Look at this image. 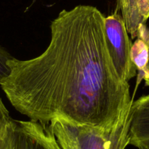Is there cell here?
Listing matches in <instances>:
<instances>
[{"label":"cell","instance_id":"277c9868","mask_svg":"<svg viewBox=\"0 0 149 149\" xmlns=\"http://www.w3.org/2000/svg\"><path fill=\"white\" fill-rule=\"evenodd\" d=\"M10 149H61L52 132L45 124L34 121L13 118Z\"/></svg>","mask_w":149,"mask_h":149},{"label":"cell","instance_id":"ba28073f","mask_svg":"<svg viewBox=\"0 0 149 149\" xmlns=\"http://www.w3.org/2000/svg\"><path fill=\"white\" fill-rule=\"evenodd\" d=\"M13 118L0 98V140L6 134Z\"/></svg>","mask_w":149,"mask_h":149},{"label":"cell","instance_id":"6da1fadb","mask_svg":"<svg viewBox=\"0 0 149 149\" xmlns=\"http://www.w3.org/2000/svg\"><path fill=\"white\" fill-rule=\"evenodd\" d=\"M104 18L91 5L63 10L51 23V42L41 55L8 61L10 72L0 86L18 112L45 125L61 118L104 130L128 113L130 85L112 62Z\"/></svg>","mask_w":149,"mask_h":149},{"label":"cell","instance_id":"7c38bea8","mask_svg":"<svg viewBox=\"0 0 149 149\" xmlns=\"http://www.w3.org/2000/svg\"><path fill=\"white\" fill-rule=\"evenodd\" d=\"M148 31H149V28H148Z\"/></svg>","mask_w":149,"mask_h":149},{"label":"cell","instance_id":"8fae6325","mask_svg":"<svg viewBox=\"0 0 149 149\" xmlns=\"http://www.w3.org/2000/svg\"><path fill=\"white\" fill-rule=\"evenodd\" d=\"M142 149H149V143H148L147 144L145 145Z\"/></svg>","mask_w":149,"mask_h":149},{"label":"cell","instance_id":"5b68a950","mask_svg":"<svg viewBox=\"0 0 149 149\" xmlns=\"http://www.w3.org/2000/svg\"><path fill=\"white\" fill-rule=\"evenodd\" d=\"M149 143V94L133 102L131 107L130 145L142 149Z\"/></svg>","mask_w":149,"mask_h":149},{"label":"cell","instance_id":"52a82bcc","mask_svg":"<svg viewBox=\"0 0 149 149\" xmlns=\"http://www.w3.org/2000/svg\"><path fill=\"white\" fill-rule=\"evenodd\" d=\"M131 57L138 71V83L144 79L149 86V45L140 38H137L132 45Z\"/></svg>","mask_w":149,"mask_h":149},{"label":"cell","instance_id":"8992f818","mask_svg":"<svg viewBox=\"0 0 149 149\" xmlns=\"http://www.w3.org/2000/svg\"><path fill=\"white\" fill-rule=\"evenodd\" d=\"M118 7L131 39H136L149 18V0H118Z\"/></svg>","mask_w":149,"mask_h":149},{"label":"cell","instance_id":"3957f363","mask_svg":"<svg viewBox=\"0 0 149 149\" xmlns=\"http://www.w3.org/2000/svg\"><path fill=\"white\" fill-rule=\"evenodd\" d=\"M104 33L107 50L117 73L127 81L137 75L131 57L132 43L121 15L115 13L104 18Z\"/></svg>","mask_w":149,"mask_h":149},{"label":"cell","instance_id":"30bf717a","mask_svg":"<svg viewBox=\"0 0 149 149\" xmlns=\"http://www.w3.org/2000/svg\"><path fill=\"white\" fill-rule=\"evenodd\" d=\"M11 122H12V121H11ZM10 128L11 123L6 134L4 136L2 140H0V149H10Z\"/></svg>","mask_w":149,"mask_h":149},{"label":"cell","instance_id":"7a4b0ae2","mask_svg":"<svg viewBox=\"0 0 149 149\" xmlns=\"http://www.w3.org/2000/svg\"><path fill=\"white\" fill-rule=\"evenodd\" d=\"M130 124L131 108L110 130L78 125L61 118L53 119L48 127L61 149H125L130 145Z\"/></svg>","mask_w":149,"mask_h":149},{"label":"cell","instance_id":"9c48e42d","mask_svg":"<svg viewBox=\"0 0 149 149\" xmlns=\"http://www.w3.org/2000/svg\"><path fill=\"white\" fill-rule=\"evenodd\" d=\"M12 57L5 48L0 46V84L9 75L10 69L8 64V61Z\"/></svg>","mask_w":149,"mask_h":149}]
</instances>
